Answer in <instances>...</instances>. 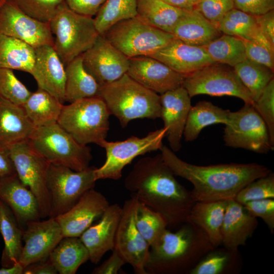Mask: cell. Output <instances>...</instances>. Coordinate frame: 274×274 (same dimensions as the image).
Returning a JSON list of instances; mask_svg holds the SVG:
<instances>
[{"instance_id": "5b68a950", "label": "cell", "mask_w": 274, "mask_h": 274, "mask_svg": "<svg viewBox=\"0 0 274 274\" xmlns=\"http://www.w3.org/2000/svg\"><path fill=\"white\" fill-rule=\"evenodd\" d=\"M49 23L53 48L64 65L91 47L99 35L93 17L76 13L64 1Z\"/></svg>"}, {"instance_id": "30bf717a", "label": "cell", "mask_w": 274, "mask_h": 274, "mask_svg": "<svg viewBox=\"0 0 274 274\" xmlns=\"http://www.w3.org/2000/svg\"><path fill=\"white\" fill-rule=\"evenodd\" d=\"M225 125L223 140L227 147L259 154H267L274 148L264 121L252 105L230 111Z\"/></svg>"}, {"instance_id": "8d00e7d4", "label": "cell", "mask_w": 274, "mask_h": 274, "mask_svg": "<svg viewBox=\"0 0 274 274\" xmlns=\"http://www.w3.org/2000/svg\"><path fill=\"white\" fill-rule=\"evenodd\" d=\"M137 3L138 0H106L93 18L99 35L121 21L136 17Z\"/></svg>"}, {"instance_id": "816d5d0a", "label": "cell", "mask_w": 274, "mask_h": 274, "mask_svg": "<svg viewBox=\"0 0 274 274\" xmlns=\"http://www.w3.org/2000/svg\"><path fill=\"white\" fill-rule=\"evenodd\" d=\"M126 264L117 252L113 249L110 257L92 272L93 274H116Z\"/></svg>"}, {"instance_id": "e0dca14e", "label": "cell", "mask_w": 274, "mask_h": 274, "mask_svg": "<svg viewBox=\"0 0 274 274\" xmlns=\"http://www.w3.org/2000/svg\"><path fill=\"white\" fill-rule=\"evenodd\" d=\"M63 237L55 218L28 222L23 233L24 244L19 262L24 268L33 262L46 260Z\"/></svg>"}, {"instance_id": "484cf974", "label": "cell", "mask_w": 274, "mask_h": 274, "mask_svg": "<svg viewBox=\"0 0 274 274\" xmlns=\"http://www.w3.org/2000/svg\"><path fill=\"white\" fill-rule=\"evenodd\" d=\"M35 128L22 106L0 96V147L27 140Z\"/></svg>"}, {"instance_id": "7402d4cb", "label": "cell", "mask_w": 274, "mask_h": 274, "mask_svg": "<svg viewBox=\"0 0 274 274\" xmlns=\"http://www.w3.org/2000/svg\"><path fill=\"white\" fill-rule=\"evenodd\" d=\"M149 56L160 61L184 77L216 63L203 46L189 45L177 39Z\"/></svg>"}, {"instance_id": "6da1fadb", "label": "cell", "mask_w": 274, "mask_h": 274, "mask_svg": "<svg viewBox=\"0 0 274 274\" xmlns=\"http://www.w3.org/2000/svg\"><path fill=\"white\" fill-rule=\"evenodd\" d=\"M124 186L130 196L160 214L171 229L187 221L195 202L161 153L140 159L126 176Z\"/></svg>"}, {"instance_id": "8992f818", "label": "cell", "mask_w": 274, "mask_h": 274, "mask_svg": "<svg viewBox=\"0 0 274 274\" xmlns=\"http://www.w3.org/2000/svg\"><path fill=\"white\" fill-rule=\"evenodd\" d=\"M31 147L50 164L81 171L89 167L91 148L79 143L57 122L35 127L27 140Z\"/></svg>"}, {"instance_id": "681fc988", "label": "cell", "mask_w": 274, "mask_h": 274, "mask_svg": "<svg viewBox=\"0 0 274 274\" xmlns=\"http://www.w3.org/2000/svg\"><path fill=\"white\" fill-rule=\"evenodd\" d=\"M234 8L253 16L274 9V0H233Z\"/></svg>"}, {"instance_id": "60d3db41", "label": "cell", "mask_w": 274, "mask_h": 274, "mask_svg": "<svg viewBox=\"0 0 274 274\" xmlns=\"http://www.w3.org/2000/svg\"><path fill=\"white\" fill-rule=\"evenodd\" d=\"M135 221L138 229L150 247L159 239L167 228V222L160 214L139 201Z\"/></svg>"}, {"instance_id": "f546056e", "label": "cell", "mask_w": 274, "mask_h": 274, "mask_svg": "<svg viewBox=\"0 0 274 274\" xmlns=\"http://www.w3.org/2000/svg\"><path fill=\"white\" fill-rule=\"evenodd\" d=\"M23 230L10 208L0 200V233L4 241L1 263L9 267L19 262L23 245Z\"/></svg>"}, {"instance_id": "7bdbcfd3", "label": "cell", "mask_w": 274, "mask_h": 274, "mask_svg": "<svg viewBox=\"0 0 274 274\" xmlns=\"http://www.w3.org/2000/svg\"><path fill=\"white\" fill-rule=\"evenodd\" d=\"M266 198L274 199V174L272 171L247 184L234 199L244 204L250 201Z\"/></svg>"}, {"instance_id": "f5cc1de1", "label": "cell", "mask_w": 274, "mask_h": 274, "mask_svg": "<svg viewBox=\"0 0 274 274\" xmlns=\"http://www.w3.org/2000/svg\"><path fill=\"white\" fill-rule=\"evenodd\" d=\"M255 17L260 31L274 46V10Z\"/></svg>"}, {"instance_id": "ee69618b", "label": "cell", "mask_w": 274, "mask_h": 274, "mask_svg": "<svg viewBox=\"0 0 274 274\" xmlns=\"http://www.w3.org/2000/svg\"><path fill=\"white\" fill-rule=\"evenodd\" d=\"M22 11L31 17L49 22L64 0H12Z\"/></svg>"}, {"instance_id": "4fadbf2b", "label": "cell", "mask_w": 274, "mask_h": 274, "mask_svg": "<svg viewBox=\"0 0 274 274\" xmlns=\"http://www.w3.org/2000/svg\"><path fill=\"white\" fill-rule=\"evenodd\" d=\"M8 149L18 177L37 199L41 218L49 217L50 197L47 177L50 163L31 147L27 140L13 144Z\"/></svg>"}, {"instance_id": "5bb4252c", "label": "cell", "mask_w": 274, "mask_h": 274, "mask_svg": "<svg viewBox=\"0 0 274 274\" xmlns=\"http://www.w3.org/2000/svg\"><path fill=\"white\" fill-rule=\"evenodd\" d=\"M138 200L131 196L124 202L115 240L114 249L126 263L131 265L134 273L148 274L146 265L150 245L137 228L135 216Z\"/></svg>"}, {"instance_id": "3957f363", "label": "cell", "mask_w": 274, "mask_h": 274, "mask_svg": "<svg viewBox=\"0 0 274 274\" xmlns=\"http://www.w3.org/2000/svg\"><path fill=\"white\" fill-rule=\"evenodd\" d=\"M214 248L200 228L186 221L175 232L167 228L150 247L146 270L148 274H189Z\"/></svg>"}, {"instance_id": "db71d44e", "label": "cell", "mask_w": 274, "mask_h": 274, "mask_svg": "<svg viewBox=\"0 0 274 274\" xmlns=\"http://www.w3.org/2000/svg\"><path fill=\"white\" fill-rule=\"evenodd\" d=\"M16 174L8 149L0 147V182Z\"/></svg>"}, {"instance_id": "83f0119b", "label": "cell", "mask_w": 274, "mask_h": 274, "mask_svg": "<svg viewBox=\"0 0 274 274\" xmlns=\"http://www.w3.org/2000/svg\"><path fill=\"white\" fill-rule=\"evenodd\" d=\"M227 200L195 201L187 221L200 228L214 248L222 246V227Z\"/></svg>"}, {"instance_id": "7dc6e473", "label": "cell", "mask_w": 274, "mask_h": 274, "mask_svg": "<svg viewBox=\"0 0 274 274\" xmlns=\"http://www.w3.org/2000/svg\"><path fill=\"white\" fill-rule=\"evenodd\" d=\"M247 58L274 70V48L254 41L243 40Z\"/></svg>"}, {"instance_id": "cb8c5ba5", "label": "cell", "mask_w": 274, "mask_h": 274, "mask_svg": "<svg viewBox=\"0 0 274 274\" xmlns=\"http://www.w3.org/2000/svg\"><path fill=\"white\" fill-rule=\"evenodd\" d=\"M0 200L10 208L23 230L28 222L41 218L36 197L17 174L0 182Z\"/></svg>"}, {"instance_id": "9f6ffc18", "label": "cell", "mask_w": 274, "mask_h": 274, "mask_svg": "<svg viewBox=\"0 0 274 274\" xmlns=\"http://www.w3.org/2000/svg\"><path fill=\"white\" fill-rule=\"evenodd\" d=\"M171 6L183 10L195 8L200 0H161Z\"/></svg>"}, {"instance_id": "f6af8a7d", "label": "cell", "mask_w": 274, "mask_h": 274, "mask_svg": "<svg viewBox=\"0 0 274 274\" xmlns=\"http://www.w3.org/2000/svg\"><path fill=\"white\" fill-rule=\"evenodd\" d=\"M253 106L264 121L274 145V79L265 87Z\"/></svg>"}, {"instance_id": "f907efd6", "label": "cell", "mask_w": 274, "mask_h": 274, "mask_svg": "<svg viewBox=\"0 0 274 274\" xmlns=\"http://www.w3.org/2000/svg\"><path fill=\"white\" fill-rule=\"evenodd\" d=\"M67 6L77 13L93 17L106 0H64Z\"/></svg>"}, {"instance_id": "1f68e13d", "label": "cell", "mask_w": 274, "mask_h": 274, "mask_svg": "<svg viewBox=\"0 0 274 274\" xmlns=\"http://www.w3.org/2000/svg\"><path fill=\"white\" fill-rule=\"evenodd\" d=\"M230 111L214 105L210 101L202 100L191 107L187 116L183 136L186 142H192L201 131L209 125L221 123L225 125Z\"/></svg>"}, {"instance_id": "b9f144b4", "label": "cell", "mask_w": 274, "mask_h": 274, "mask_svg": "<svg viewBox=\"0 0 274 274\" xmlns=\"http://www.w3.org/2000/svg\"><path fill=\"white\" fill-rule=\"evenodd\" d=\"M26 86L14 74L13 70L0 68V96L22 106L31 94Z\"/></svg>"}, {"instance_id": "ab89813d", "label": "cell", "mask_w": 274, "mask_h": 274, "mask_svg": "<svg viewBox=\"0 0 274 274\" xmlns=\"http://www.w3.org/2000/svg\"><path fill=\"white\" fill-rule=\"evenodd\" d=\"M238 77L251 94L254 102L273 79V71L269 68L246 59L233 67Z\"/></svg>"}, {"instance_id": "d6986e66", "label": "cell", "mask_w": 274, "mask_h": 274, "mask_svg": "<svg viewBox=\"0 0 274 274\" xmlns=\"http://www.w3.org/2000/svg\"><path fill=\"white\" fill-rule=\"evenodd\" d=\"M126 74L145 87L160 95L182 86L185 78L160 61L148 56L129 58Z\"/></svg>"}, {"instance_id": "44dd1931", "label": "cell", "mask_w": 274, "mask_h": 274, "mask_svg": "<svg viewBox=\"0 0 274 274\" xmlns=\"http://www.w3.org/2000/svg\"><path fill=\"white\" fill-rule=\"evenodd\" d=\"M122 210L117 203L109 205L99 221L79 237L88 251L92 263H98L108 251L114 249Z\"/></svg>"}, {"instance_id": "680465c9", "label": "cell", "mask_w": 274, "mask_h": 274, "mask_svg": "<svg viewBox=\"0 0 274 274\" xmlns=\"http://www.w3.org/2000/svg\"><path fill=\"white\" fill-rule=\"evenodd\" d=\"M8 0H0V7Z\"/></svg>"}, {"instance_id": "6f0895ef", "label": "cell", "mask_w": 274, "mask_h": 274, "mask_svg": "<svg viewBox=\"0 0 274 274\" xmlns=\"http://www.w3.org/2000/svg\"><path fill=\"white\" fill-rule=\"evenodd\" d=\"M24 267L19 262L9 267L0 268V274H23Z\"/></svg>"}, {"instance_id": "f35d334b", "label": "cell", "mask_w": 274, "mask_h": 274, "mask_svg": "<svg viewBox=\"0 0 274 274\" xmlns=\"http://www.w3.org/2000/svg\"><path fill=\"white\" fill-rule=\"evenodd\" d=\"M218 28L223 34L251 41H255L261 33L255 16L235 8L227 13L221 20Z\"/></svg>"}, {"instance_id": "d4e9b609", "label": "cell", "mask_w": 274, "mask_h": 274, "mask_svg": "<svg viewBox=\"0 0 274 274\" xmlns=\"http://www.w3.org/2000/svg\"><path fill=\"white\" fill-rule=\"evenodd\" d=\"M257 218L234 199L227 200L222 227V246L238 249L246 244L258 226Z\"/></svg>"}, {"instance_id": "9a60e30c", "label": "cell", "mask_w": 274, "mask_h": 274, "mask_svg": "<svg viewBox=\"0 0 274 274\" xmlns=\"http://www.w3.org/2000/svg\"><path fill=\"white\" fill-rule=\"evenodd\" d=\"M0 35L20 40L35 48L54 46L49 23L26 14L12 0L7 1L0 7Z\"/></svg>"}, {"instance_id": "11a10c76", "label": "cell", "mask_w": 274, "mask_h": 274, "mask_svg": "<svg viewBox=\"0 0 274 274\" xmlns=\"http://www.w3.org/2000/svg\"><path fill=\"white\" fill-rule=\"evenodd\" d=\"M57 271L49 258L33 262L24 268L23 274H56Z\"/></svg>"}, {"instance_id": "52a82bcc", "label": "cell", "mask_w": 274, "mask_h": 274, "mask_svg": "<svg viewBox=\"0 0 274 274\" xmlns=\"http://www.w3.org/2000/svg\"><path fill=\"white\" fill-rule=\"evenodd\" d=\"M110 115L104 101L96 96L63 105L57 122L79 143L98 145L107 136Z\"/></svg>"}, {"instance_id": "c3c4849f", "label": "cell", "mask_w": 274, "mask_h": 274, "mask_svg": "<svg viewBox=\"0 0 274 274\" xmlns=\"http://www.w3.org/2000/svg\"><path fill=\"white\" fill-rule=\"evenodd\" d=\"M254 217L260 218L271 233L274 232V199L266 198L248 201L243 204Z\"/></svg>"}, {"instance_id": "ffe728a7", "label": "cell", "mask_w": 274, "mask_h": 274, "mask_svg": "<svg viewBox=\"0 0 274 274\" xmlns=\"http://www.w3.org/2000/svg\"><path fill=\"white\" fill-rule=\"evenodd\" d=\"M160 118L164 123L165 136L170 149L174 152L180 150L181 140L189 111L191 97L183 86L160 95Z\"/></svg>"}, {"instance_id": "bcb514c9", "label": "cell", "mask_w": 274, "mask_h": 274, "mask_svg": "<svg viewBox=\"0 0 274 274\" xmlns=\"http://www.w3.org/2000/svg\"><path fill=\"white\" fill-rule=\"evenodd\" d=\"M234 8L233 0H200L194 9L218 28L221 20Z\"/></svg>"}, {"instance_id": "8fae6325", "label": "cell", "mask_w": 274, "mask_h": 274, "mask_svg": "<svg viewBox=\"0 0 274 274\" xmlns=\"http://www.w3.org/2000/svg\"><path fill=\"white\" fill-rule=\"evenodd\" d=\"M165 136V129L163 127L151 131L143 138L131 136L121 141H102L98 145L105 149L106 159L100 167L95 169L96 180L120 179L124 167L137 156L160 150Z\"/></svg>"}, {"instance_id": "2e32d148", "label": "cell", "mask_w": 274, "mask_h": 274, "mask_svg": "<svg viewBox=\"0 0 274 274\" xmlns=\"http://www.w3.org/2000/svg\"><path fill=\"white\" fill-rule=\"evenodd\" d=\"M84 66L100 86L113 82L127 72L129 58L112 45L104 35L82 54Z\"/></svg>"}, {"instance_id": "4316f807", "label": "cell", "mask_w": 274, "mask_h": 274, "mask_svg": "<svg viewBox=\"0 0 274 274\" xmlns=\"http://www.w3.org/2000/svg\"><path fill=\"white\" fill-rule=\"evenodd\" d=\"M218 28L196 9L185 10L172 34L189 45L204 46L220 36Z\"/></svg>"}, {"instance_id": "74e56055", "label": "cell", "mask_w": 274, "mask_h": 274, "mask_svg": "<svg viewBox=\"0 0 274 274\" xmlns=\"http://www.w3.org/2000/svg\"><path fill=\"white\" fill-rule=\"evenodd\" d=\"M203 47L217 63L233 67L247 59L243 40L234 36L223 34Z\"/></svg>"}, {"instance_id": "ba28073f", "label": "cell", "mask_w": 274, "mask_h": 274, "mask_svg": "<svg viewBox=\"0 0 274 274\" xmlns=\"http://www.w3.org/2000/svg\"><path fill=\"white\" fill-rule=\"evenodd\" d=\"M104 36L128 58L150 56L176 39L172 33L153 27L137 16L116 23Z\"/></svg>"}, {"instance_id": "7a4b0ae2", "label": "cell", "mask_w": 274, "mask_h": 274, "mask_svg": "<svg viewBox=\"0 0 274 274\" xmlns=\"http://www.w3.org/2000/svg\"><path fill=\"white\" fill-rule=\"evenodd\" d=\"M160 151L175 175L192 184L190 193L195 202L234 199L247 184L271 172L256 163L197 165L181 159L166 146L163 145Z\"/></svg>"}, {"instance_id": "4dcf8cb0", "label": "cell", "mask_w": 274, "mask_h": 274, "mask_svg": "<svg viewBox=\"0 0 274 274\" xmlns=\"http://www.w3.org/2000/svg\"><path fill=\"white\" fill-rule=\"evenodd\" d=\"M49 259L60 274H75L89 259V252L78 237H64L51 252Z\"/></svg>"}, {"instance_id": "d590c367", "label": "cell", "mask_w": 274, "mask_h": 274, "mask_svg": "<svg viewBox=\"0 0 274 274\" xmlns=\"http://www.w3.org/2000/svg\"><path fill=\"white\" fill-rule=\"evenodd\" d=\"M35 48L20 40L0 35V68L32 72Z\"/></svg>"}, {"instance_id": "603a6c76", "label": "cell", "mask_w": 274, "mask_h": 274, "mask_svg": "<svg viewBox=\"0 0 274 274\" xmlns=\"http://www.w3.org/2000/svg\"><path fill=\"white\" fill-rule=\"evenodd\" d=\"M36 60L31 73L39 88L45 90L64 101L65 66L53 46L45 45L35 48Z\"/></svg>"}, {"instance_id": "9c48e42d", "label": "cell", "mask_w": 274, "mask_h": 274, "mask_svg": "<svg viewBox=\"0 0 274 274\" xmlns=\"http://www.w3.org/2000/svg\"><path fill=\"white\" fill-rule=\"evenodd\" d=\"M94 166L75 171L61 165L50 164L47 186L50 197L48 218H55L71 209L97 181Z\"/></svg>"}, {"instance_id": "e575fe53", "label": "cell", "mask_w": 274, "mask_h": 274, "mask_svg": "<svg viewBox=\"0 0 274 274\" xmlns=\"http://www.w3.org/2000/svg\"><path fill=\"white\" fill-rule=\"evenodd\" d=\"M243 264L238 249L218 247L206 254L189 274H238Z\"/></svg>"}, {"instance_id": "836d02e7", "label": "cell", "mask_w": 274, "mask_h": 274, "mask_svg": "<svg viewBox=\"0 0 274 274\" xmlns=\"http://www.w3.org/2000/svg\"><path fill=\"white\" fill-rule=\"evenodd\" d=\"M22 106L33 125L39 127L56 123L63 104L47 91L38 88Z\"/></svg>"}, {"instance_id": "ac0fdd59", "label": "cell", "mask_w": 274, "mask_h": 274, "mask_svg": "<svg viewBox=\"0 0 274 274\" xmlns=\"http://www.w3.org/2000/svg\"><path fill=\"white\" fill-rule=\"evenodd\" d=\"M106 197L94 188L87 191L68 211L56 217L64 237H78L100 218L109 206Z\"/></svg>"}, {"instance_id": "7c38bea8", "label": "cell", "mask_w": 274, "mask_h": 274, "mask_svg": "<svg viewBox=\"0 0 274 274\" xmlns=\"http://www.w3.org/2000/svg\"><path fill=\"white\" fill-rule=\"evenodd\" d=\"M182 86L191 98L200 94L226 95L239 98L245 104H254L251 94L233 68L223 64H210L185 77Z\"/></svg>"}, {"instance_id": "d6a6232c", "label": "cell", "mask_w": 274, "mask_h": 274, "mask_svg": "<svg viewBox=\"0 0 274 274\" xmlns=\"http://www.w3.org/2000/svg\"><path fill=\"white\" fill-rule=\"evenodd\" d=\"M185 10L161 0H138L136 16L153 27L172 33Z\"/></svg>"}, {"instance_id": "277c9868", "label": "cell", "mask_w": 274, "mask_h": 274, "mask_svg": "<svg viewBox=\"0 0 274 274\" xmlns=\"http://www.w3.org/2000/svg\"><path fill=\"white\" fill-rule=\"evenodd\" d=\"M110 115L122 127L136 119L160 118V95L145 87L126 73L116 81L100 87L98 95Z\"/></svg>"}, {"instance_id": "f1b7e54d", "label": "cell", "mask_w": 274, "mask_h": 274, "mask_svg": "<svg viewBox=\"0 0 274 274\" xmlns=\"http://www.w3.org/2000/svg\"><path fill=\"white\" fill-rule=\"evenodd\" d=\"M65 71V101L71 103L98 95L100 86L85 68L82 54L66 64Z\"/></svg>"}]
</instances>
